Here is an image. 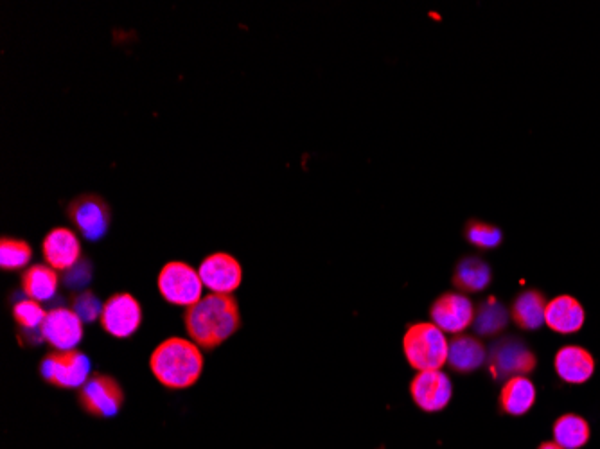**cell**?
<instances>
[{
    "instance_id": "7a4b0ae2",
    "label": "cell",
    "mask_w": 600,
    "mask_h": 449,
    "mask_svg": "<svg viewBox=\"0 0 600 449\" xmlns=\"http://www.w3.org/2000/svg\"><path fill=\"white\" fill-rule=\"evenodd\" d=\"M203 349L182 336H171L153 349L150 356L151 374L162 387L186 390L202 378Z\"/></svg>"
},
{
    "instance_id": "8fae6325",
    "label": "cell",
    "mask_w": 600,
    "mask_h": 449,
    "mask_svg": "<svg viewBox=\"0 0 600 449\" xmlns=\"http://www.w3.org/2000/svg\"><path fill=\"white\" fill-rule=\"evenodd\" d=\"M410 397L419 410L426 414H437L450 405L453 383L442 369L423 370L417 372L410 381Z\"/></svg>"
},
{
    "instance_id": "ac0fdd59",
    "label": "cell",
    "mask_w": 600,
    "mask_h": 449,
    "mask_svg": "<svg viewBox=\"0 0 600 449\" xmlns=\"http://www.w3.org/2000/svg\"><path fill=\"white\" fill-rule=\"evenodd\" d=\"M538 399V388L529 376H516L507 379L500 390L498 397V408L503 415L521 417L529 414L536 405Z\"/></svg>"
},
{
    "instance_id": "30bf717a",
    "label": "cell",
    "mask_w": 600,
    "mask_h": 449,
    "mask_svg": "<svg viewBox=\"0 0 600 449\" xmlns=\"http://www.w3.org/2000/svg\"><path fill=\"white\" fill-rule=\"evenodd\" d=\"M67 218L83 238L98 241L105 238L110 229L112 211L110 205L98 194H81L69 203Z\"/></svg>"
},
{
    "instance_id": "52a82bcc",
    "label": "cell",
    "mask_w": 600,
    "mask_h": 449,
    "mask_svg": "<svg viewBox=\"0 0 600 449\" xmlns=\"http://www.w3.org/2000/svg\"><path fill=\"white\" fill-rule=\"evenodd\" d=\"M78 401L87 414L101 417V419H110L119 414L123 408V387L112 376L94 374L80 388Z\"/></svg>"
},
{
    "instance_id": "ffe728a7",
    "label": "cell",
    "mask_w": 600,
    "mask_h": 449,
    "mask_svg": "<svg viewBox=\"0 0 600 449\" xmlns=\"http://www.w3.org/2000/svg\"><path fill=\"white\" fill-rule=\"evenodd\" d=\"M548 300L543 291L536 288L521 291L516 299L512 300L511 320L520 327L521 331H538L545 326V311Z\"/></svg>"
},
{
    "instance_id": "cb8c5ba5",
    "label": "cell",
    "mask_w": 600,
    "mask_h": 449,
    "mask_svg": "<svg viewBox=\"0 0 600 449\" xmlns=\"http://www.w3.org/2000/svg\"><path fill=\"white\" fill-rule=\"evenodd\" d=\"M464 239L480 252H491L503 243V232L489 221L471 218L464 227Z\"/></svg>"
},
{
    "instance_id": "d6986e66",
    "label": "cell",
    "mask_w": 600,
    "mask_h": 449,
    "mask_svg": "<svg viewBox=\"0 0 600 449\" xmlns=\"http://www.w3.org/2000/svg\"><path fill=\"white\" fill-rule=\"evenodd\" d=\"M493 282V270L482 257L466 256L457 261L451 275V284L464 295L486 291Z\"/></svg>"
},
{
    "instance_id": "603a6c76",
    "label": "cell",
    "mask_w": 600,
    "mask_h": 449,
    "mask_svg": "<svg viewBox=\"0 0 600 449\" xmlns=\"http://www.w3.org/2000/svg\"><path fill=\"white\" fill-rule=\"evenodd\" d=\"M554 441L565 449H583L592 439L590 423L579 414H563L552 426Z\"/></svg>"
},
{
    "instance_id": "7402d4cb",
    "label": "cell",
    "mask_w": 600,
    "mask_h": 449,
    "mask_svg": "<svg viewBox=\"0 0 600 449\" xmlns=\"http://www.w3.org/2000/svg\"><path fill=\"white\" fill-rule=\"evenodd\" d=\"M60 286V275L49 265H33L22 275V291L27 299L47 302L54 299Z\"/></svg>"
},
{
    "instance_id": "e0dca14e",
    "label": "cell",
    "mask_w": 600,
    "mask_h": 449,
    "mask_svg": "<svg viewBox=\"0 0 600 449\" xmlns=\"http://www.w3.org/2000/svg\"><path fill=\"white\" fill-rule=\"evenodd\" d=\"M487 361V347L478 336L455 335L448 349V367L457 374H471L482 369Z\"/></svg>"
},
{
    "instance_id": "4316f807",
    "label": "cell",
    "mask_w": 600,
    "mask_h": 449,
    "mask_svg": "<svg viewBox=\"0 0 600 449\" xmlns=\"http://www.w3.org/2000/svg\"><path fill=\"white\" fill-rule=\"evenodd\" d=\"M72 309L78 313V317H80L83 322L92 324V322H96V320L101 317L103 304H101V300H99L92 291H83V293H80V295L74 299V302H72Z\"/></svg>"
},
{
    "instance_id": "83f0119b",
    "label": "cell",
    "mask_w": 600,
    "mask_h": 449,
    "mask_svg": "<svg viewBox=\"0 0 600 449\" xmlns=\"http://www.w3.org/2000/svg\"><path fill=\"white\" fill-rule=\"evenodd\" d=\"M90 279L89 263H78L72 270L65 275V284L71 288H83V284H87Z\"/></svg>"
},
{
    "instance_id": "5b68a950",
    "label": "cell",
    "mask_w": 600,
    "mask_h": 449,
    "mask_svg": "<svg viewBox=\"0 0 600 449\" xmlns=\"http://www.w3.org/2000/svg\"><path fill=\"white\" fill-rule=\"evenodd\" d=\"M157 288L160 297L178 306V308H191L196 302L203 299V282L196 268L184 261H169L162 266L157 277Z\"/></svg>"
},
{
    "instance_id": "4fadbf2b",
    "label": "cell",
    "mask_w": 600,
    "mask_h": 449,
    "mask_svg": "<svg viewBox=\"0 0 600 449\" xmlns=\"http://www.w3.org/2000/svg\"><path fill=\"white\" fill-rule=\"evenodd\" d=\"M83 320L72 308H54L47 311L42 338L54 351H74L83 340Z\"/></svg>"
},
{
    "instance_id": "6da1fadb",
    "label": "cell",
    "mask_w": 600,
    "mask_h": 449,
    "mask_svg": "<svg viewBox=\"0 0 600 449\" xmlns=\"http://www.w3.org/2000/svg\"><path fill=\"white\" fill-rule=\"evenodd\" d=\"M184 326L187 336L200 349L212 351L236 335L241 327L238 300L232 295L209 293L186 309Z\"/></svg>"
},
{
    "instance_id": "9a60e30c",
    "label": "cell",
    "mask_w": 600,
    "mask_h": 449,
    "mask_svg": "<svg viewBox=\"0 0 600 449\" xmlns=\"http://www.w3.org/2000/svg\"><path fill=\"white\" fill-rule=\"evenodd\" d=\"M557 378L568 385H584L595 374V358L581 345H563L554 356Z\"/></svg>"
},
{
    "instance_id": "2e32d148",
    "label": "cell",
    "mask_w": 600,
    "mask_h": 449,
    "mask_svg": "<svg viewBox=\"0 0 600 449\" xmlns=\"http://www.w3.org/2000/svg\"><path fill=\"white\" fill-rule=\"evenodd\" d=\"M586 322V311L572 295H557L548 300L545 311V326L557 335H575Z\"/></svg>"
},
{
    "instance_id": "44dd1931",
    "label": "cell",
    "mask_w": 600,
    "mask_h": 449,
    "mask_svg": "<svg viewBox=\"0 0 600 449\" xmlns=\"http://www.w3.org/2000/svg\"><path fill=\"white\" fill-rule=\"evenodd\" d=\"M511 322V311L496 297H487L475 309L473 331L478 338H498Z\"/></svg>"
},
{
    "instance_id": "ba28073f",
    "label": "cell",
    "mask_w": 600,
    "mask_h": 449,
    "mask_svg": "<svg viewBox=\"0 0 600 449\" xmlns=\"http://www.w3.org/2000/svg\"><path fill=\"white\" fill-rule=\"evenodd\" d=\"M477 306L460 291H446L433 300L430 320L446 335H462L473 326Z\"/></svg>"
},
{
    "instance_id": "7c38bea8",
    "label": "cell",
    "mask_w": 600,
    "mask_h": 449,
    "mask_svg": "<svg viewBox=\"0 0 600 449\" xmlns=\"http://www.w3.org/2000/svg\"><path fill=\"white\" fill-rule=\"evenodd\" d=\"M198 273L203 286L218 295H232L243 282V266L227 252H214L205 257L198 266Z\"/></svg>"
},
{
    "instance_id": "5bb4252c",
    "label": "cell",
    "mask_w": 600,
    "mask_h": 449,
    "mask_svg": "<svg viewBox=\"0 0 600 449\" xmlns=\"http://www.w3.org/2000/svg\"><path fill=\"white\" fill-rule=\"evenodd\" d=\"M45 265L56 272H69L81 261V241L74 230L56 227L42 243Z\"/></svg>"
},
{
    "instance_id": "f1b7e54d",
    "label": "cell",
    "mask_w": 600,
    "mask_h": 449,
    "mask_svg": "<svg viewBox=\"0 0 600 449\" xmlns=\"http://www.w3.org/2000/svg\"><path fill=\"white\" fill-rule=\"evenodd\" d=\"M538 449H565V448H561V446H559V444H557L556 441H547V442H541V444H539Z\"/></svg>"
},
{
    "instance_id": "484cf974",
    "label": "cell",
    "mask_w": 600,
    "mask_h": 449,
    "mask_svg": "<svg viewBox=\"0 0 600 449\" xmlns=\"http://www.w3.org/2000/svg\"><path fill=\"white\" fill-rule=\"evenodd\" d=\"M31 257L33 248L24 239L2 238L0 241V268L4 272L26 268L31 263Z\"/></svg>"
},
{
    "instance_id": "8992f818",
    "label": "cell",
    "mask_w": 600,
    "mask_h": 449,
    "mask_svg": "<svg viewBox=\"0 0 600 449\" xmlns=\"http://www.w3.org/2000/svg\"><path fill=\"white\" fill-rule=\"evenodd\" d=\"M42 378L56 388H81L90 378V360L87 354L74 351H53L40 363Z\"/></svg>"
},
{
    "instance_id": "3957f363",
    "label": "cell",
    "mask_w": 600,
    "mask_h": 449,
    "mask_svg": "<svg viewBox=\"0 0 600 449\" xmlns=\"http://www.w3.org/2000/svg\"><path fill=\"white\" fill-rule=\"evenodd\" d=\"M450 340L433 322L410 324L403 336L406 361L417 372L441 370L448 363Z\"/></svg>"
},
{
    "instance_id": "9c48e42d",
    "label": "cell",
    "mask_w": 600,
    "mask_h": 449,
    "mask_svg": "<svg viewBox=\"0 0 600 449\" xmlns=\"http://www.w3.org/2000/svg\"><path fill=\"white\" fill-rule=\"evenodd\" d=\"M99 324L106 335L119 340L135 335L142 326V306L132 293H115L103 304Z\"/></svg>"
},
{
    "instance_id": "d4e9b609",
    "label": "cell",
    "mask_w": 600,
    "mask_h": 449,
    "mask_svg": "<svg viewBox=\"0 0 600 449\" xmlns=\"http://www.w3.org/2000/svg\"><path fill=\"white\" fill-rule=\"evenodd\" d=\"M45 317H47V311L42 308V302H36L33 299H22L15 302V306H13V318H15L18 327L27 335H36L42 338V326H44Z\"/></svg>"
},
{
    "instance_id": "277c9868",
    "label": "cell",
    "mask_w": 600,
    "mask_h": 449,
    "mask_svg": "<svg viewBox=\"0 0 600 449\" xmlns=\"http://www.w3.org/2000/svg\"><path fill=\"white\" fill-rule=\"evenodd\" d=\"M486 367L493 381L505 383L516 376H530L538 367V356L520 336H498L487 347Z\"/></svg>"
}]
</instances>
